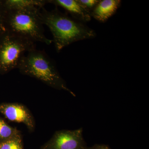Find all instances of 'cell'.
I'll use <instances>...</instances> for the list:
<instances>
[{"label": "cell", "mask_w": 149, "mask_h": 149, "mask_svg": "<svg viewBox=\"0 0 149 149\" xmlns=\"http://www.w3.org/2000/svg\"><path fill=\"white\" fill-rule=\"evenodd\" d=\"M86 149H111L107 145L104 144H95L93 146L87 147Z\"/></svg>", "instance_id": "14"}, {"label": "cell", "mask_w": 149, "mask_h": 149, "mask_svg": "<svg viewBox=\"0 0 149 149\" xmlns=\"http://www.w3.org/2000/svg\"><path fill=\"white\" fill-rule=\"evenodd\" d=\"M17 69L22 74L34 77L52 88L63 90L75 96L68 88L54 62L45 52L36 49L29 51L22 59Z\"/></svg>", "instance_id": "2"}, {"label": "cell", "mask_w": 149, "mask_h": 149, "mask_svg": "<svg viewBox=\"0 0 149 149\" xmlns=\"http://www.w3.org/2000/svg\"><path fill=\"white\" fill-rule=\"evenodd\" d=\"M35 49L34 42L6 31L0 39V74L17 68L23 57Z\"/></svg>", "instance_id": "4"}, {"label": "cell", "mask_w": 149, "mask_h": 149, "mask_svg": "<svg viewBox=\"0 0 149 149\" xmlns=\"http://www.w3.org/2000/svg\"><path fill=\"white\" fill-rule=\"evenodd\" d=\"M39 15L42 24L52 32V42L58 52L72 43L94 39L97 36L95 31L86 23L61 13L57 8L48 11L42 8Z\"/></svg>", "instance_id": "1"}, {"label": "cell", "mask_w": 149, "mask_h": 149, "mask_svg": "<svg viewBox=\"0 0 149 149\" xmlns=\"http://www.w3.org/2000/svg\"><path fill=\"white\" fill-rule=\"evenodd\" d=\"M19 136H22L20 131L9 125L5 120L0 117V141Z\"/></svg>", "instance_id": "10"}, {"label": "cell", "mask_w": 149, "mask_h": 149, "mask_svg": "<svg viewBox=\"0 0 149 149\" xmlns=\"http://www.w3.org/2000/svg\"><path fill=\"white\" fill-rule=\"evenodd\" d=\"M85 9L91 13L100 0H77Z\"/></svg>", "instance_id": "12"}, {"label": "cell", "mask_w": 149, "mask_h": 149, "mask_svg": "<svg viewBox=\"0 0 149 149\" xmlns=\"http://www.w3.org/2000/svg\"><path fill=\"white\" fill-rule=\"evenodd\" d=\"M6 12L7 9L4 0H0V28L5 30L4 21Z\"/></svg>", "instance_id": "13"}, {"label": "cell", "mask_w": 149, "mask_h": 149, "mask_svg": "<svg viewBox=\"0 0 149 149\" xmlns=\"http://www.w3.org/2000/svg\"><path fill=\"white\" fill-rule=\"evenodd\" d=\"M83 132L82 128L56 131L40 149H86L88 147Z\"/></svg>", "instance_id": "5"}, {"label": "cell", "mask_w": 149, "mask_h": 149, "mask_svg": "<svg viewBox=\"0 0 149 149\" xmlns=\"http://www.w3.org/2000/svg\"><path fill=\"white\" fill-rule=\"evenodd\" d=\"M48 2L62 8L72 18L83 23L89 22L92 19L91 13L77 0H48Z\"/></svg>", "instance_id": "7"}, {"label": "cell", "mask_w": 149, "mask_h": 149, "mask_svg": "<svg viewBox=\"0 0 149 149\" xmlns=\"http://www.w3.org/2000/svg\"><path fill=\"white\" fill-rule=\"evenodd\" d=\"M121 3L120 0H100L91 12V16L100 22H105L115 14Z\"/></svg>", "instance_id": "8"}, {"label": "cell", "mask_w": 149, "mask_h": 149, "mask_svg": "<svg viewBox=\"0 0 149 149\" xmlns=\"http://www.w3.org/2000/svg\"><path fill=\"white\" fill-rule=\"evenodd\" d=\"M0 149H24L22 136L0 141Z\"/></svg>", "instance_id": "11"}, {"label": "cell", "mask_w": 149, "mask_h": 149, "mask_svg": "<svg viewBox=\"0 0 149 149\" xmlns=\"http://www.w3.org/2000/svg\"><path fill=\"white\" fill-rule=\"evenodd\" d=\"M7 10H30L41 8L48 3V0H4Z\"/></svg>", "instance_id": "9"}, {"label": "cell", "mask_w": 149, "mask_h": 149, "mask_svg": "<svg viewBox=\"0 0 149 149\" xmlns=\"http://www.w3.org/2000/svg\"><path fill=\"white\" fill-rule=\"evenodd\" d=\"M0 113L10 121L23 123L30 132H33L35 130L34 117L27 107L22 104L18 103H1Z\"/></svg>", "instance_id": "6"}, {"label": "cell", "mask_w": 149, "mask_h": 149, "mask_svg": "<svg viewBox=\"0 0 149 149\" xmlns=\"http://www.w3.org/2000/svg\"><path fill=\"white\" fill-rule=\"evenodd\" d=\"M41 8L7 9L4 21L6 32L35 43L38 42L48 45H50L52 40L45 35L43 24L39 15Z\"/></svg>", "instance_id": "3"}, {"label": "cell", "mask_w": 149, "mask_h": 149, "mask_svg": "<svg viewBox=\"0 0 149 149\" xmlns=\"http://www.w3.org/2000/svg\"><path fill=\"white\" fill-rule=\"evenodd\" d=\"M6 32V31L5 30H4L3 29H1V28H0V39L2 37L3 35H4L5 32Z\"/></svg>", "instance_id": "15"}]
</instances>
